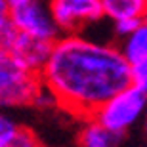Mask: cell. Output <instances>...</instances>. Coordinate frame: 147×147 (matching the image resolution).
<instances>
[{
    "mask_svg": "<svg viewBox=\"0 0 147 147\" xmlns=\"http://www.w3.org/2000/svg\"><path fill=\"white\" fill-rule=\"evenodd\" d=\"M57 107L76 119H92L111 98L132 86V67L117 46L84 34H63L40 73Z\"/></svg>",
    "mask_w": 147,
    "mask_h": 147,
    "instance_id": "obj_1",
    "label": "cell"
},
{
    "mask_svg": "<svg viewBox=\"0 0 147 147\" xmlns=\"http://www.w3.org/2000/svg\"><path fill=\"white\" fill-rule=\"evenodd\" d=\"M40 90V75L31 73L11 54H0V107L33 105Z\"/></svg>",
    "mask_w": 147,
    "mask_h": 147,
    "instance_id": "obj_2",
    "label": "cell"
},
{
    "mask_svg": "<svg viewBox=\"0 0 147 147\" xmlns=\"http://www.w3.org/2000/svg\"><path fill=\"white\" fill-rule=\"evenodd\" d=\"M8 19L17 29V33L38 38V40L55 44L63 36L52 16L50 2L8 0Z\"/></svg>",
    "mask_w": 147,
    "mask_h": 147,
    "instance_id": "obj_3",
    "label": "cell"
},
{
    "mask_svg": "<svg viewBox=\"0 0 147 147\" xmlns=\"http://www.w3.org/2000/svg\"><path fill=\"white\" fill-rule=\"evenodd\" d=\"M143 113H147V96L130 86L111 98L92 119H96L107 130L124 136V132L136 124Z\"/></svg>",
    "mask_w": 147,
    "mask_h": 147,
    "instance_id": "obj_4",
    "label": "cell"
},
{
    "mask_svg": "<svg viewBox=\"0 0 147 147\" xmlns=\"http://www.w3.org/2000/svg\"><path fill=\"white\" fill-rule=\"evenodd\" d=\"M50 10L61 34H80L82 27L105 17L101 0H54Z\"/></svg>",
    "mask_w": 147,
    "mask_h": 147,
    "instance_id": "obj_5",
    "label": "cell"
},
{
    "mask_svg": "<svg viewBox=\"0 0 147 147\" xmlns=\"http://www.w3.org/2000/svg\"><path fill=\"white\" fill-rule=\"evenodd\" d=\"M54 50V42H46V40H38V38L27 36V34H17L16 46L11 50V55L16 57L23 67H27L31 73H40L48 63L50 55Z\"/></svg>",
    "mask_w": 147,
    "mask_h": 147,
    "instance_id": "obj_6",
    "label": "cell"
},
{
    "mask_svg": "<svg viewBox=\"0 0 147 147\" xmlns=\"http://www.w3.org/2000/svg\"><path fill=\"white\" fill-rule=\"evenodd\" d=\"M122 136L107 130L101 126L96 119L82 120V126L76 134V143L78 147H119Z\"/></svg>",
    "mask_w": 147,
    "mask_h": 147,
    "instance_id": "obj_7",
    "label": "cell"
},
{
    "mask_svg": "<svg viewBox=\"0 0 147 147\" xmlns=\"http://www.w3.org/2000/svg\"><path fill=\"white\" fill-rule=\"evenodd\" d=\"M103 13L109 21H124V19H143L147 0H101Z\"/></svg>",
    "mask_w": 147,
    "mask_h": 147,
    "instance_id": "obj_8",
    "label": "cell"
},
{
    "mask_svg": "<svg viewBox=\"0 0 147 147\" xmlns=\"http://www.w3.org/2000/svg\"><path fill=\"white\" fill-rule=\"evenodd\" d=\"M119 50L130 67L145 63L147 61V27L145 25H142L134 34L124 38L122 44L119 46Z\"/></svg>",
    "mask_w": 147,
    "mask_h": 147,
    "instance_id": "obj_9",
    "label": "cell"
},
{
    "mask_svg": "<svg viewBox=\"0 0 147 147\" xmlns=\"http://www.w3.org/2000/svg\"><path fill=\"white\" fill-rule=\"evenodd\" d=\"M4 147H44V145H42V142L38 140V136L31 130V128L19 126L17 132H16V136L11 138Z\"/></svg>",
    "mask_w": 147,
    "mask_h": 147,
    "instance_id": "obj_10",
    "label": "cell"
},
{
    "mask_svg": "<svg viewBox=\"0 0 147 147\" xmlns=\"http://www.w3.org/2000/svg\"><path fill=\"white\" fill-rule=\"evenodd\" d=\"M17 29L11 25V21L6 17L0 21V54H11L17 40Z\"/></svg>",
    "mask_w": 147,
    "mask_h": 147,
    "instance_id": "obj_11",
    "label": "cell"
},
{
    "mask_svg": "<svg viewBox=\"0 0 147 147\" xmlns=\"http://www.w3.org/2000/svg\"><path fill=\"white\" fill-rule=\"evenodd\" d=\"M142 25H143V19H124V21L113 23V31L120 40H124V38H128L130 34L136 33Z\"/></svg>",
    "mask_w": 147,
    "mask_h": 147,
    "instance_id": "obj_12",
    "label": "cell"
},
{
    "mask_svg": "<svg viewBox=\"0 0 147 147\" xmlns=\"http://www.w3.org/2000/svg\"><path fill=\"white\" fill-rule=\"evenodd\" d=\"M17 128H19V126H17L8 115H0V147H4L11 138L16 136Z\"/></svg>",
    "mask_w": 147,
    "mask_h": 147,
    "instance_id": "obj_13",
    "label": "cell"
},
{
    "mask_svg": "<svg viewBox=\"0 0 147 147\" xmlns=\"http://www.w3.org/2000/svg\"><path fill=\"white\" fill-rule=\"evenodd\" d=\"M132 86L147 96V61L132 67Z\"/></svg>",
    "mask_w": 147,
    "mask_h": 147,
    "instance_id": "obj_14",
    "label": "cell"
},
{
    "mask_svg": "<svg viewBox=\"0 0 147 147\" xmlns=\"http://www.w3.org/2000/svg\"><path fill=\"white\" fill-rule=\"evenodd\" d=\"M33 105H34V107H42V109H46V107H54V105H57V101H55L54 94L42 86V90H40V92H38V96L34 98Z\"/></svg>",
    "mask_w": 147,
    "mask_h": 147,
    "instance_id": "obj_15",
    "label": "cell"
},
{
    "mask_svg": "<svg viewBox=\"0 0 147 147\" xmlns=\"http://www.w3.org/2000/svg\"><path fill=\"white\" fill-rule=\"evenodd\" d=\"M8 17V0H0V21Z\"/></svg>",
    "mask_w": 147,
    "mask_h": 147,
    "instance_id": "obj_16",
    "label": "cell"
},
{
    "mask_svg": "<svg viewBox=\"0 0 147 147\" xmlns=\"http://www.w3.org/2000/svg\"><path fill=\"white\" fill-rule=\"evenodd\" d=\"M143 25L147 27V6H145V11H143Z\"/></svg>",
    "mask_w": 147,
    "mask_h": 147,
    "instance_id": "obj_17",
    "label": "cell"
},
{
    "mask_svg": "<svg viewBox=\"0 0 147 147\" xmlns=\"http://www.w3.org/2000/svg\"><path fill=\"white\" fill-rule=\"evenodd\" d=\"M145 134H147V113H145Z\"/></svg>",
    "mask_w": 147,
    "mask_h": 147,
    "instance_id": "obj_18",
    "label": "cell"
}]
</instances>
